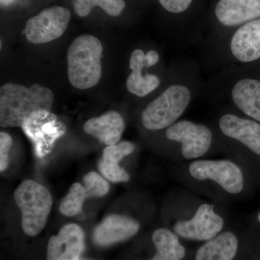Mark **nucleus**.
Segmentation results:
<instances>
[{"mask_svg": "<svg viewBox=\"0 0 260 260\" xmlns=\"http://www.w3.org/2000/svg\"><path fill=\"white\" fill-rule=\"evenodd\" d=\"M54 94L39 84L30 88L8 83L0 88V125L2 127H21L23 121L37 111H50Z\"/></svg>", "mask_w": 260, "mask_h": 260, "instance_id": "nucleus-1", "label": "nucleus"}, {"mask_svg": "<svg viewBox=\"0 0 260 260\" xmlns=\"http://www.w3.org/2000/svg\"><path fill=\"white\" fill-rule=\"evenodd\" d=\"M103 47L96 37L82 35L68 49V78L75 88L85 90L95 86L102 78Z\"/></svg>", "mask_w": 260, "mask_h": 260, "instance_id": "nucleus-2", "label": "nucleus"}, {"mask_svg": "<svg viewBox=\"0 0 260 260\" xmlns=\"http://www.w3.org/2000/svg\"><path fill=\"white\" fill-rule=\"evenodd\" d=\"M15 200L21 212L22 228L25 234L34 237L42 232L52 207V198L45 186L27 179L14 193Z\"/></svg>", "mask_w": 260, "mask_h": 260, "instance_id": "nucleus-3", "label": "nucleus"}, {"mask_svg": "<svg viewBox=\"0 0 260 260\" xmlns=\"http://www.w3.org/2000/svg\"><path fill=\"white\" fill-rule=\"evenodd\" d=\"M190 99V90L186 86L179 84L171 85L142 113L143 125L149 130L172 126L186 110Z\"/></svg>", "mask_w": 260, "mask_h": 260, "instance_id": "nucleus-4", "label": "nucleus"}, {"mask_svg": "<svg viewBox=\"0 0 260 260\" xmlns=\"http://www.w3.org/2000/svg\"><path fill=\"white\" fill-rule=\"evenodd\" d=\"M32 142L34 152L39 158L51 153L56 140L66 133V126L50 111H37L25 119L21 126Z\"/></svg>", "mask_w": 260, "mask_h": 260, "instance_id": "nucleus-5", "label": "nucleus"}, {"mask_svg": "<svg viewBox=\"0 0 260 260\" xmlns=\"http://www.w3.org/2000/svg\"><path fill=\"white\" fill-rule=\"evenodd\" d=\"M70 17L69 10L62 7H51L42 10L25 24L27 41L32 44H42L55 40L67 30Z\"/></svg>", "mask_w": 260, "mask_h": 260, "instance_id": "nucleus-6", "label": "nucleus"}, {"mask_svg": "<svg viewBox=\"0 0 260 260\" xmlns=\"http://www.w3.org/2000/svg\"><path fill=\"white\" fill-rule=\"evenodd\" d=\"M189 173L199 180L211 179L231 194H238L244 186L240 168L230 160H197L189 166Z\"/></svg>", "mask_w": 260, "mask_h": 260, "instance_id": "nucleus-7", "label": "nucleus"}, {"mask_svg": "<svg viewBox=\"0 0 260 260\" xmlns=\"http://www.w3.org/2000/svg\"><path fill=\"white\" fill-rule=\"evenodd\" d=\"M166 135L168 139L181 143V153L188 160L204 155L212 143V133L207 126L189 121L172 124Z\"/></svg>", "mask_w": 260, "mask_h": 260, "instance_id": "nucleus-8", "label": "nucleus"}, {"mask_svg": "<svg viewBox=\"0 0 260 260\" xmlns=\"http://www.w3.org/2000/svg\"><path fill=\"white\" fill-rule=\"evenodd\" d=\"M223 219L214 212L213 205L203 204L189 220L175 223L174 232L189 240L209 241L218 236L223 227Z\"/></svg>", "mask_w": 260, "mask_h": 260, "instance_id": "nucleus-9", "label": "nucleus"}, {"mask_svg": "<svg viewBox=\"0 0 260 260\" xmlns=\"http://www.w3.org/2000/svg\"><path fill=\"white\" fill-rule=\"evenodd\" d=\"M85 248L83 229L75 223L61 228L51 237L47 246V260H80Z\"/></svg>", "mask_w": 260, "mask_h": 260, "instance_id": "nucleus-10", "label": "nucleus"}, {"mask_svg": "<svg viewBox=\"0 0 260 260\" xmlns=\"http://www.w3.org/2000/svg\"><path fill=\"white\" fill-rule=\"evenodd\" d=\"M140 229L134 219L119 215H111L99 224L93 233V240L97 245H112L133 237Z\"/></svg>", "mask_w": 260, "mask_h": 260, "instance_id": "nucleus-11", "label": "nucleus"}, {"mask_svg": "<svg viewBox=\"0 0 260 260\" xmlns=\"http://www.w3.org/2000/svg\"><path fill=\"white\" fill-rule=\"evenodd\" d=\"M233 55L242 62L260 58V19L243 25L234 34L231 42Z\"/></svg>", "mask_w": 260, "mask_h": 260, "instance_id": "nucleus-12", "label": "nucleus"}, {"mask_svg": "<svg viewBox=\"0 0 260 260\" xmlns=\"http://www.w3.org/2000/svg\"><path fill=\"white\" fill-rule=\"evenodd\" d=\"M219 126L224 135L239 140L260 155V124L257 122L233 114H225L220 118Z\"/></svg>", "mask_w": 260, "mask_h": 260, "instance_id": "nucleus-13", "label": "nucleus"}, {"mask_svg": "<svg viewBox=\"0 0 260 260\" xmlns=\"http://www.w3.org/2000/svg\"><path fill=\"white\" fill-rule=\"evenodd\" d=\"M219 21L234 26L260 17V0H220L215 8Z\"/></svg>", "mask_w": 260, "mask_h": 260, "instance_id": "nucleus-14", "label": "nucleus"}, {"mask_svg": "<svg viewBox=\"0 0 260 260\" xmlns=\"http://www.w3.org/2000/svg\"><path fill=\"white\" fill-rule=\"evenodd\" d=\"M132 73L128 76L126 86L128 91L138 97H145L160 85V80L154 75L143 74V70L149 68L146 56L143 50L136 49L129 59Z\"/></svg>", "mask_w": 260, "mask_h": 260, "instance_id": "nucleus-15", "label": "nucleus"}, {"mask_svg": "<svg viewBox=\"0 0 260 260\" xmlns=\"http://www.w3.org/2000/svg\"><path fill=\"white\" fill-rule=\"evenodd\" d=\"M84 131L108 145L117 144L124 129V122L119 113L111 111L87 121Z\"/></svg>", "mask_w": 260, "mask_h": 260, "instance_id": "nucleus-16", "label": "nucleus"}, {"mask_svg": "<svg viewBox=\"0 0 260 260\" xmlns=\"http://www.w3.org/2000/svg\"><path fill=\"white\" fill-rule=\"evenodd\" d=\"M134 150V144L129 141L108 145L104 149L102 158L99 164V171L102 175L113 182H126L129 181V174L119 166V162L126 155L133 153Z\"/></svg>", "mask_w": 260, "mask_h": 260, "instance_id": "nucleus-17", "label": "nucleus"}, {"mask_svg": "<svg viewBox=\"0 0 260 260\" xmlns=\"http://www.w3.org/2000/svg\"><path fill=\"white\" fill-rule=\"evenodd\" d=\"M234 104L242 112L260 121V81L254 79L239 80L232 90Z\"/></svg>", "mask_w": 260, "mask_h": 260, "instance_id": "nucleus-18", "label": "nucleus"}, {"mask_svg": "<svg viewBox=\"0 0 260 260\" xmlns=\"http://www.w3.org/2000/svg\"><path fill=\"white\" fill-rule=\"evenodd\" d=\"M237 249V237L231 232L222 233L198 249L195 260H233Z\"/></svg>", "mask_w": 260, "mask_h": 260, "instance_id": "nucleus-19", "label": "nucleus"}, {"mask_svg": "<svg viewBox=\"0 0 260 260\" xmlns=\"http://www.w3.org/2000/svg\"><path fill=\"white\" fill-rule=\"evenodd\" d=\"M152 240L156 253L150 260H181L185 256V249L175 234L167 229L155 231Z\"/></svg>", "mask_w": 260, "mask_h": 260, "instance_id": "nucleus-20", "label": "nucleus"}, {"mask_svg": "<svg viewBox=\"0 0 260 260\" xmlns=\"http://www.w3.org/2000/svg\"><path fill=\"white\" fill-rule=\"evenodd\" d=\"M94 7H100L107 14L117 17L125 8L124 0H74L73 8L75 13L80 17L90 14Z\"/></svg>", "mask_w": 260, "mask_h": 260, "instance_id": "nucleus-21", "label": "nucleus"}, {"mask_svg": "<svg viewBox=\"0 0 260 260\" xmlns=\"http://www.w3.org/2000/svg\"><path fill=\"white\" fill-rule=\"evenodd\" d=\"M89 198L83 184L75 183L70 186L69 192L65 196L59 206V211L66 216L71 217L81 213L85 200Z\"/></svg>", "mask_w": 260, "mask_h": 260, "instance_id": "nucleus-22", "label": "nucleus"}, {"mask_svg": "<svg viewBox=\"0 0 260 260\" xmlns=\"http://www.w3.org/2000/svg\"><path fill=\"white\" fill-rule=\"evenodd\" d=\"M83 182L89 198L104 196L109 190V183L96 172L88 173L84 177Z\"/></svg>", "mask_w": 260, "mask_h": 260, "instance_id": "nucleus-23", "label": "nucleus"}, {"mask_svg": "<svg viewBox=\"0 0 260 260\" xmlns=\"http://www.w3.org/2000/svg\"><path fill=\"white\" fill-rule=\"evenodd\" d=\"M13 144V140L4 132L0 133V171L3 172L9 164V152Z\"/></svg>", "mask_w": 260, "mask_h": 260, "instance_id": "nucleus-24", "label": "nucleus"}, {"mask_svg": "<svg viewBox=\"0 0 260 260\" xmlns=\"http://www.w3.org/2000/svg\"><path fill=\"white\" fill-rule=\"evenodd\" d=\"M192 0H159L164 9L172 13H180L190 6Z\"/></svg>", "mask_w": 260, "mask_h": 260, "instance_id": "nucleus-25", "label": "nucleus"}, {"mask_svg": "<svg viewBox=\"0 0 260 260\" xmlns=\"http://www.w3.org/2000/svg\"><path fill=\"white\" fill-rule=\"evenodd\" d=\"M146 59L148 61L149 68L150 67L154 66L159 61V54L157 51L151 50L148 51L146 54Z\"/></svg>", "mask_w": 260, "mask_h": 260, "instance_id": "nucleus-26", "label": "nucleus"}, {"mask_svg": "<svg viewBox=\"0 0 260 260\" xmlns=\"http://www.w3.org/2000/svg\"><path fill=\"white\" fill-rule=\"evenodd\" d=\"M15 0H0L1 5L3 7L9 6L12 3H14Z\"/></svg>", "mask_w": 260, "mask_h": 260, "instance_id": "nucleus-27", "label": "nucleus"}, {"mask_svg": "<svg viewBox=\"0 0 260 260\" xmlns=\"http://www.w3.org/2000/svg\"><path fill=\"white\" fill-rule=\"evenodd\" d=\"M258 220H259V221L260 222V213H259V215H258Z\"/></svg>", "mask_w": 260, "mask_h": 260, "instance_id": "nucleus-28", "label": "nucleus"}, {"mask_svg": "<svg viewBox=\"0 0 260 260\" xmlns=\"http://www.w3.org/2000/svg\"><path fill=\"white\" fill-rule=\"evenodd\" d=\"M80 260H88V259H80Z\"/></svg>", "mask_w": 260, "mask_h": 260, "instance_id": "nucleus-29", "label": "nucleus"}]
</instances>
